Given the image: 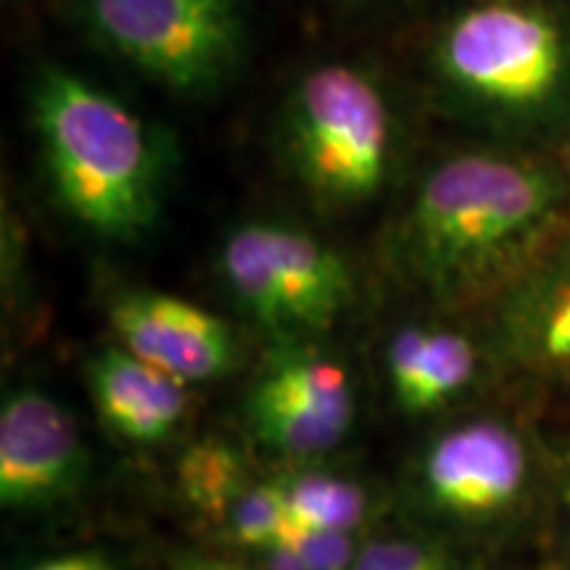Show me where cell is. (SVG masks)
Here are the masks:
<instances>
[{"mask_svg":"<svg viewBox=\"0 0 570 570\" xmlns=\"http://www.w3.org/2000/svg\"><path fill=\"white\" fill-rule=\"evenodd\" d=\"M256 439L288 458H312L341 444L354 417L325 412L288 394H277L256 383L246 404Z\"/></svg>","mask_w":570,"mask_h":570,"instance_id":"cell-13","label":"cell"},{"mask_svg":"<svg viewBox=\"0 0 570 570\" xmlns=\"http://www.w3.org/2000/svg\"><path fill=\"white\" fill-rule=\"evenodd\" d=\"M348 570H454L444 550L417 539H381L360 547Z\"/></svg>","mask_w":570,"mask_h":570,"instance_id":"cell-18","label":"cell"},{"mask_svg":"<svg viewBox=\"0 0 570 570\" xmlns=\"http://www.w3.org/2000/svg\"><path fill=\"white\" fill-rule=\"evenodd\" d=\"M479 315L494 373L570 389V219Z\"/></svg>","mask_w":570,"mask_h":570,"instance_id":"cell-8","label":"cell"},{"mask_svg":"<svg viewBox=\"0 0 570 570\" xmlns=\"http://www.w3.org/2000/svg\"><path fill=\"white\" fill-rule=\"evenodd\" d=\"M259 386L315 404L325 412L354 417L352 377L341 362L315 352H285L259 377Z\"/></svg>","mask_w":570,"mask_h":570,"instance_id":"cell-15","label":"cell"},{"mask_svg":"<svg viewBox=\"0 0 570 570\" xmlns=\"http://www.w3.org/2000/svg\"><path fill=\"white\" fill-rule=\"evenodd\" d=\"M570 219V164L544 154L475 148L420 183L399 259L449 315L481 312Z\"/></svg>","mask_w":570,"mask_h":570,"instance_id":"cell-1","label":"cell"},{"mask_svg":"<svg viewBox=\"0 0 570 570\" xmlns=\"http://www.w3.org/2000/svg\"><path fill=\"white\" fill-rule=\"evenodd\" d=\"M244 470V462L230 446L206 441L185 454L180 465V489L188 502L204 515L225 520L235 499L252 487Z\"/></svg>","mask_w":570,"mask_h":570,"instance_id":"cell-16","label":"cell"},{"mask_svg":"<svg viewBox=\"0 0 570 570\" xmlns=\"http://www.w3.org/2000/svg\"><path fill=\"white\" fill-rule=\"evenodd\" d=\"M283 541L294 547L306 570H348L360 552L352 533L291 531Z\"/></svg>","mask_w":570,"mask_h":570,"instance_id":"cell-19","label":"cell"},{"mask_svg":"<svg viewBox=\"0 0 570 570\" xmlns=\"http://www.w3.org/2000/svg\"><path fill=\"white\" fill-rule=\"evenodd\" d=\"M539 487L537 446L518 420L475 415L441 431L417 465L428 510L449 523L491 529L518 518Z\"/></svg>","mask_w":570,"mask_h":570,"instance_id":"cell-7","label":"cell"},{"mask_svg":"<svg viewBox=\"0 0 570 570\" xmlns=\"http://www.w3.org/2000/svg\"><path fill=\"white\" fill-rule=\"evenodd\" d=\"M85 17L114 53L180 92L223 82L244 46L238 0H85Z\"/></svg>","mask_w":570,"mask_h":570,"instance_id":"cell-6","label":"cell"},{"mask_svg":"<svg viewBox=\"0 0 570 570\" xmlns=\"http://www.w3.org/2000/svg\"><path fill=\"white\" fill-rule=\"evenodd\" d=\"M173 570H259L256 566L244 562L214 558V554H180L173 560Z\"/></svg>","mask_w":570,"mask_h":570,"instance_id":"cell-21","label":"cell"},{"mask_svg":"<svg viewBox=\"0 0 570 570\" xmlns=\"http://www.w3.org/2000/svg\"><path fill=\"white\" fill-rule=\"evenodd\" d=\"M219 269L240 309L275 338L327 333L354 302L344 256L291 225H240L227 235Z\"/></svg>","mask_w":570,"mask_h":570,"instance_id":"cell-4","label":"cell"},{"mask_svg":"<svg viewBox=\"0 0 570 570\" xmlns=\"http://www.w3.org/2000/svg\"><path fill=\"white\" fill-rule=\"evenodd\" d=\"M32 111L48 175L71 217L104 238L138 240L159 206V164L146 125L59 69L38 80Z\"/></svg>","mask_w":570,"mask_h":570,"instance_id":"cell-2","label":"cell"},{"mask_svg":"<svg viewBox=\"0 0 570 570\" xmlns=\"http://www.w3.org/2000/svg\"><path fill=\"white\" fill-rule=\"evenodd\" d=\"M227 537L246 550L259 552L273 547L294 531L285 508V494L281 481L252 483L223 520Z\"/></svg>","mask_w":570,"mask_h":570,"instance_id":"cell-17","label":"cell"},{"mask_svg":"<svg viewBox=\"0 0 570 570\" xmlns=\"http://www.w3.org/2000/svg\"><path fill=\"white\" fill-rule=\"evenodd\" d=\"M90 452L75 417L38 389H19L0 410V504L42 510L85 489Z\"/></svg>","mask_w":570,"mask_h":570,"instance_id":"cell-9","label":"cell"},{"mask_svg":"<svg viewBox=\"0 0 570 570\" xmlns=\"http://www.w3.org/2000/svg\"><path fill=\"white\" fill-rule=\"evenodd\" d=\"M391 394L410 415H431L454 404L491 370L481 333L412 325L399 331L386 354Z\"/></svg>","mask_w":570,"mask_h":570,"instance_id":"cell-11","label":"cell"},{"mask_svg":"<svg viewBox=\"0 0 570 570\" xmlns=\"http://www.w3.org/2000/svg\"><path fill=\"white\" fill-rule=\"evenodd\" d=\"M92 404L117 436L132 444L167 441L188 412V383L127 352L104 348L88 367Z\"/></svg>","mask_w":570,"mask_h":570,"instance_id":"cell-12","label":"cell"},{"mask_svg":"<svg viewBox=\"0 0 570 570\" xmlns=\"http://www.w3.org/2000/svg\"><path fill=\"white\" fill-rule=\"evenodd\" d=\"M119 344L183 383L230 373L238 344L230 325L188 298L161 291H130L109 312Z\"/></svg>","mask_w":570,"mask_h":570,"instance_id":"cell-10","label":"cell"},{"mask_svg":"<svg viewBox=\"0 0 570 570\" xmlns=\"http://www.w3.org/2000/svg\"><path fill=\"white\" fill-rule=\"evenodd\" d=\"M294 531L354 533L367 518V494L360 483L331 473H298L281 479Z\"/></svg>","mask_w":570,"mask_h":570,"instance_id":"cell-14","label":"cell"},{"mask_svg":"<svg viewBox=\"0 0 570 570\" xmlns=\"http://www.w3.org/2000/svg\"><path fill=\"white\" fill-rule=\"evenodd\" d=\"M288 146L312 194L327 204L367 202L389 173V106L365 75L327 63L298 82L288 114Z\"/></svg>","mask_w":570,"mask_h":570,"instance_id":"cell-5","label":"cell"},{"mask_svg":"<svg viewBox=\"0 0 570 570\" xmlns=\"http://www.w3.org/2000/svg\"><path fill=\"white\" fill-rule=\"evenodd\" d=\"M30 570H117V566L98 552H71L61 554V558L42 560Z\"/></svg>","mask_w":570,"mask_h":570,"instance_id":"cell-20","label":"cell"},{"mask_svg":"<svg viewBox=\"0 0 570 570\" xmlns=\"http://www.w3.org/2000/svg\"><path fill=\"white\" fill-rule=\"evenodd\" d=\"M441 69L470 106L512 130L547 125L570 106V46L547 13L489 3L454 19Z\"/></svg>","mask_w":570,"mask_h":570,"instance_id":"cell-3","label":"cell"}]
</instances>
